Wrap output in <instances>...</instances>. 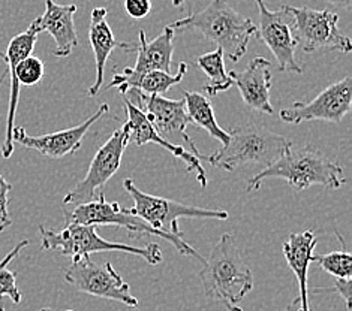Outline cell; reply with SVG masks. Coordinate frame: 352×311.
<instances>
[{
  "mask_svg": "<svg viewBox=\"0 0 352 311\" xmlns=\"http://www.w3.org/2000/svg\"><path fill=\"white\" fill-rule=\"evenodd\" d=\"M223 51L221 48H216L214 51L207 53L203 56H198L195 58V63L198 68L206 73L208 78L207 82L203 86V93L206 96H216L226 91L232 86V78L230 77V72L225 68L223 60Z\"/></svg>",
  "mask_w": 352,
  "mask_h": 311,
  "instance_id": "23",
  "label": "cell"
},
{
  "mask_svg": "<svg viewBox=\"0 0 352 311\" xmlns=\"http://www.w3.org/2000/svg\"><path fill=\"white\" fill-rule=\"evenodd\" d=\"M126 147V132L123 129L116 130L96 151L85 178L80 180L77 186L69 190L68 195L63 198V207H75L90 203L98 195V192L102 190L104 184L119 171Z\"/></svg>",
  "mask_w": 352,
  "mask_h": 311,
  "instance_id": "13",
  "label": "cell"
},
{
  "mask_svg": "<svg viewBox=\"0 0 352 311\" xmlns=\"http://www.w3.org/2000/svg\"><path fill=\"white\" fill-rule=\"evenodd\" d=\"M39 311H53L52 308H41ZM66 311H74V310H66Z\"/></svg>",
  "mask_w": 352,
  "mask_h": 311,
  "instance_id": "35",
  "label": "cell"
},
{
  "mask_svg": "<svg viewBox=\"0 0 352 311\" xmlns=\"http://www.w3.org/2000/svg\"><path fill=\"white\" fill-rule=\"evenodd\" d=\"M320 293V292H336L339 293V295L343 298V301H345L346 304V310L351 311L352 308V304H351V298H352V283H351V279H336V283H334L333 288L330 289H316L315 293Z\"/></svg>",
  "mask_w": 352,
  "mask_h": 311,
  "instance_id": "29",
  "label": "cell"
},
{
  "mask_svg": "<svg viewBox=\"0 0 352 311\" xmlns=\"http://www.w3.org/2000/svg\"><path fill=\"white\" fill-rule=\"evenodd\" d=\"M310 262L320 265L325 273L331 274L336 279H351L352 274V256L346 249L342 251H331L325 255H312Z\"/></svg>",
  "mask_w": 352,
  "mask_h": 311,
  "instance_id": "26",
  "label": "cell"
},
{
  "mask_svg": "<svg viewBox=\"0 0 352 311\" xmlns=\"http://www.w3.org/2000/svg\"><path fill=\"white\" fill-rule=\"evenodd\" d=\"M119 47L126 53H135L137 63L133 68H126L120 73H116L107 90L116 87L122 95H128L131 90H137L144 73L150 71L171 72L174 53V29L171 26L164 27L161 35L153 41H147L144 30H140L138 42H120Z\"/></svg>",
  "mask_w": 352,
  "mask_h": 311,
  "instance_id": "9",
  "label": "cell"
},
{
  "mask_svg": "<svg viewBox=\"0 0 352 311\" xmlns=\"http://www.w3.org/2000/svg\"><path fill=\"white\" fill-rule=\"evenodd\" d=\"M316 242L318 240L314 231L291 233L289 238L283 242L285 259L298 280L300 311H310L307 299V273L310 264H312L310 257L314 255Z\"/></svg>",
  "mask_w": 352,
  "mask_h": 311,
  "instance_id": "20",
  "label": "cell"
},
{
  "mask_svg": "<svg viewBox=\"0 0 352 311\" xmlns=\"http://www.w3.org/2000/svg\"><path fill=\"white\" fill-rule=\"evenodd\" d=\"M287 311H300V299H294L291 304L287 307Z\"/></svg>",
  "mask_w": 352,
  "mask_h": 311,
  "instance_id": "31",
  "label": "cell"
},
{
  "mask_svg": "<svg viewBox=\"0 0 352 311\" xmlns=\"http://www.w3.org/2000/svg\"><path fill=\"white\" fill-rule=\"evenodd\" d=\"M230 77L240 91V96L250 109L272 115L274 108L270 102L272 63L265 57H255L245 71H231Z\"/></svg>",
  "mask_w": 352,
  "mask_h": 311,
  "instance_id": "18",
  "label": "cell"
},
{
  "mask_svg": "<svg viewBox=\"0 0 352 311\" xmlns=\"http://www.w3.org/2000/svg\"><path fill=\"white\" fill-rule=\"evenodd\" d=\"M206 297L236 306L254 289V275L243 260L232 235L223 233L199 271Z\"/></svg>",
  "mask_w": 352,
  "mask_h": 311,
  "instance_id": "3",
  "label": "cell"
},
{
  "mask_svg": "<svg viewBox=\"0 0 352 311\" xmlns=\"http://www.w3.org/2000/svg\"><path fill=\"white\" fill-rule=\"evenodd\" d=\"M63 216L66 223H80V224H95V226H119L131 232V235H155V237L168 241L183 256H192L204 264V257L198 251L189 246L184 238L173 237L152 228L141 217L129 211V208H122L119 203H108L104 192H98V195L90 203L75 205L72 209L63 208Z\"/></svg>",
  "mask_w": 352,
  "mask_h": 311,
  "instance_id": "7",
  "label": "cell"
},
{
  "mask_svg": "<svg viewBox=\"0 0 352 311\" xmlns=\"http://www.w3.org/2000/svg\"><path fill=\"white\" fill-rule=\"evenodd\" d=\"M95 224L68 223L62 231H50L45 226H39L41 247L43 250H60L63 256L72 259L90 257L94 253L102 251H124V253L135 255L146 260L148 265H159L164 260L162 250L156 242H148L146 246L137 247L123 242H111L96 232Z\"/></svg>",
  "mask_w": 352,
  "mask_h": 311,
  "instance_id": "5",
  "label": "cell"
},
{
  "mask_svg": "<svg viewBox=\"0 0 352 311\" xmlns=\"http://www.w3.org/2000/svg\"><path fill=\"white\" fill-rule=\"evenodd\" d=\"M183 100L190 124H195L198 128L204 129L208 135L216 138L222 146L230 141V133L217 124L213 105L210 99L204 93H199V91H183Z\"/></svg>",
  "mask_w": 352,
  "mask_h": 311,
  "instance_id": "22",
  "label": "cell"
},
{
  "mask_svg": "<svg viewBox=\"0 0 352 311\" xmlns=\"http://www.w3.org/2000/svg\"><path fill=\"white\" fill-rule=\"evenodd\" d=\"M352 105V78L331 84L310 102H296L291 108L280 109L279 119L289 124L322 120L339 124L349 114Z\"/></svg>",
  "mask_w": 352,
  "mask_h": 311,
  "instance_id": "15",
  "label": "cell"
},
{
  "mask_svg": "<svg viewBox=\"0 0 352 311\" xmlns=\"http://www.w3.org/2000/svg\"><path fill=\"white\" fill-rule=\"evenodd\" d=\"M110 111L108 104L99 105L98 111L90 115L87 120L82 122L74 128L58 130L53 133H45V135L39 137H30L24 128H15L12 133V141L16 142L26 148H32L39 151L43 156L52 157V159H62L65 156H71L81 148L82 138L86 137L89 129L94 126L99 119Z\"/></svg>",
  "mask_w": 352,
  "mask_h": 311,
  "instance_id": "17",
  "label": "cell"
},
{
  "mask_svg": "<svg viewBox=\"0 0 352 311\" xmlns=\"http://www.w3.org/2000/svg\"><path fill=\"white\" fill-rule=\"evenodd\" d=\"M89 41L95 54L96 80L89 87L87 93L90 97H94L99 93V90L104 84V71H105L108 57H110V54L113 53V49L116 47H119V42L116 41L113 32L107 23L105 8H95V10L91 11L90 24H89Z\"/></svg>",
  "mask_w": 352,
  "mask_h": 311,
  "instance_id": "21",
  "label": "cell"
},
{
  "mask_svg": "<svg viewBox=\"0 0 352 311\" xmlns=\"http://www.w3.org/2000/svg\"><path fill=\"white\" fill-rule=\"evenodd\" d=\"M171 27L201 33L234 63L246 54L249 41L256 33V24L237 12L226 0H212L206 10L189 14L173 23Z\"/></svg>",
  "mask_w": 352,
  "mask_h": 311,
  "instance_id": "2",
  "label": "cell"
},
{
  "mask_svg": "<svg viewBox=\"0 0 352 311\" xmlns=\"http://www.w3.org/2000/svg\"><path fill=\"white\" fill-rule=\"evenodd\" d=\"M226 310L228 311H243L240 307H236V306H231V307H226Z\"/></svg>",
  "mask_w": 352,
  "mask_h": 311,
  "instance_id": "32",
  "label": "cell"
},
{
  "mask_svg": "<svg viewBox=\"0 0 352 311\" xmlns=\"http://www.w3.org/2000/svg\"><path fill=\"white\" fill-rule=\"evenodd\" d=\"M12 190V184L5 180V176L0 175V232L12 224V218L10 216V192Z\"/></svg>",
  "mask_w": 352,
  "mask_h": 311,
  "instance_id": "27",
  "label": "cell"
},
{
  "mask_svg": "<svg viewBox=\"0 0 352 311\" xmlns=\"http://www.w3.org/2000/svg\"><path fill=\"white\" fill-rule=\"evenodd\" d=\"M186 72H188V63L184 62L179 65V71L175 73L164 72V71H150L142 75V78L138 82L137 90L144 95L162 96L171 87L180 84Z\"/></svg>",
  "mask_w": 352,
  "mask_h": 311,
  "instance_id": "24",
  "label": "cell"
},
{
  "mask_svg": "<svg viewBox=\"0 0 352 311\" xmlns=\"http://www.w3.org/2000/svg\"><path fill=\"white\" fill-rule=\"evenodd\" d=\"M65 280L75 289L90 297L122 302L138 307V299L131 293V286L119 275L110 262L96 264L90 257L72 259Z\"/></svg>",
  "mask_w": 352,
  "mask_h": 311,
  "instance_id": "11",
  "label": "cell"
},
{
  "mask_svg": "<svg viewBox=\"0 0 352 311\" xmlns=\"http://www.w3.org/2000/svg\"><path fill=\"white\" fill-rule=\"evenodd\" d=\"M75 12L77 5H58L54 0H45V12L33 20L39 33L48 32L53 36L56 57H68L78 45V35L74 23Z\"/></svg>",
  "mask_w": 352,
  "mask_h": 311,
  "instance_id": "19",
  "label": "cell"
},
{
  "mask_svg": "<svg viewBox=\"0 0 352 311\" xmlns=\"http://www.w3.org/2000/svg\"><path fill=\"white\" fill-rule=\"evenodd\" d=\"M39 30L35 21L29 24L26 32L20 33L11 39L8 44L6 53L2 54L3 60L10 68L11 75V93H10V108H8V119H6V132L5 141L2 144V156L5 159L11 157L14 153V122L16 114V106H19L20 97V86H35L44 78V63L41 58L32 56L33 48L38 41Z\"/></svg>",
  "mask_w": 352,
  "mask_h": 311,
  "instance_id": "6",
  "label": "cell"
},
{
  "mask_svg": "<svg viewBox=\"0 0 352 311\" xmlns=\"http://www.w3.org/2000/svg\"><path fill=\"white\" fill-rule=\"evenodd\" d=\"M294 20V30L298 45L305 53L339 51L349 53L352 44L339 26V16L329 10H312L307 6H287Z\"/></svg>",
  "mask_w": 352,
  "mask_h": 311,
  "instance_id": "10",
  "label": "cell"
},
{
  "mask_svg": "<svg viewBox=\"0 0 352 311\" xmlns=\"http://www.w3.org/2000/svg\"><path fill=\"white\" fill-rule=\"evenodd\" d=\"M270 178H282L296 190H306L310 186L340 189L346 183L343 168L312 146L301 148L291 146L278 161L248 181L246 192L259 190L263 183Z\"/></svg>",
  "mask_w": 352,
  "mask_h": 311,
  "instance_id": "1",
  "label": "cell"
},
{
  "mask_svg": "<svg viewBox=\"0 0 352 311\" xmlns=\"http://www.w3.org/2000/svg\"><path fill=\"white\" fill-rule=\"evenodd\" d=\"M124 11L131 19L141 20L152 11V0H124Z\"/></svg>",
  "mask_w": 352,
  "mask_h": 311,
  "instance_id": "28",
  "label": "cell"
},
{
  "mask_svg": "<svg viewBox=\"0 0 352 311\" xmlns=\"http://www.w3.org/2000/svg\"><path fill=\"white\" fill-rule=\"evenodd\" d=\"M0 311H6V310H5V306H3V302H0Z\"/></svg>",
  "mask_w": 352,
  "mask_h": 311,
  "instance_id": "36",
  "label": "cell"
},
{
  "mask_svg": "<svg viewBox=\"0 0 352 311\" xmlns=\"http://www.w3.org/2000/svg\"><path fill=\"white\" fill-rule=\"evenodd\" d=\"M184 2H186V0H173V5H174V6H180V5L184 3Z\"/></svg>",
  "mask_w": 352,
  "mask_h": 311,
  "instance_id": "33",
  "label": "cell"
},
{
  "mask_svg": "<svg viewBox=\"0 0 352 311\" xmlns=\"http://www.w3.org/2000/svg\"><path fill=\"white\" fill-rule=\"evenodd\" d=\"M29 246V240H21L16 246L8 253L2 260H0V298L8 297L14 304L21 302V292L16 288V273L8 270L12 260L20 255V251Z\"/></svg>",
  "mask_w": 352,
  "mask_h": 311,
  "instance_id": "25",
  "label": "cell"
},
{
  "mask_svg": "<svg viewBox=\"0 0 352 311\" xmlns=\"http://www.w3.org/2000/svg\"><path fill=\"white\" fill-rule=\"evenodd\" d=\"M325 2H329L338 8H345V10H349L352 6V0H325Z\"/></svg>",
  "mask_w": 352,
  "mask_h": 311,
  "instance_id": "30",
  "label": "cell"
},
{
  "mask_svg": "<svg viewBox=\"0 0 352 311\" xmlns=\"http://www.w3.org/2000/svg\"><path fill=\"white\" fill-rule=\"evenodd\" d=\"M129 93L137 96V106L146 114L159 135L171 144L182 147H184V144L189 146L192 153L199 159V150L186 132L190 120L183 99L175 100L157 95H144L138 90H131Z\"/></svg>",
  "mask_w": 352,
  "mask_h": 311,
  "instance_id": "14",
  "label": "cell"
},
{
  "mask_svg": "<svg viewBox=\"0 0 352 311\" xmlns=\"http://www.w3.org/2000/svg\"><path fill=\"white\" fill-rule=\"evenodd\" d=\"M259 11V24H256V38L261 39L278 60L280 72L303 73V68L296 58L298 41L294 30V20L287 6L278 11H270L264 0H255Z\"/></svg>",
  "mask_w": 352,
  "mask_h": 311,
  "instance_id": "12",
  "label": "cell"
},
{
  "mask_svg": "<svg viewBox=\"0 0 352 311\" xmlns=\"http://www.w3.org/2000/svg\"><path fill=\"white\" fill-rule=\"evenodd\" d=\"M123 104H124V108H126L128 122L122 126V129L126 132L128 144L141 147V146L150 144V142H152V144L164 147L165 150H168L174 157L180 159V161L186 165V171L197 176V180L199 181L201 187H206L207 186V175H206L203 165H201L199 159L184 147L175 146V144H171V142H168V141H165L155 130V128L146 117V114L142 113L141 109L135 104H133L126 95H123Z\"/></svg>",
  "mask_w": 352,
  "mask_h": 311,
  "instance_id": "16",
  "label": "cell"
},
{
  "mask_svg": "<svg viewBox=\"0 0 352 311\" xmlns=\"http://www.w3.org/2000/svg\"><path fill=\"white\" fill-rule=\"evenodd\" d=\"M123 187L133 200V205L129 208V211L141 217L152 228L173 235V237L184 238L179 223L180 218H214V220H226L228 218V213L223 211V209L195 207L166 198L148 195V193L141 192L132 178L124 180Z\"/></svg>",
  "mask_w": 352,
  "mask_h": 311,
  "instance_id": "8",
  "label": "cell"
},
{
  "mask_svg": "<svg viewBox=\"0 0 352 311\" xmlns=\"http://www.w3.org/2000/svg\"><path fill=\"white\" fill-rule=\"evenodd\" d=\"M230 133V141L212 154L201 153L199 161L212 166L232 172L237 166L245 163H258L264 168L270 166L287 151L292 144L263 126L248 124L234 128Z\"/></svg>",
  "mask_w": 352,
  "mask_h": 311,
  "instance_id": "4",
  "label": "cell"
},
{
  "mask_svg": "<svg viewBox=\"0 0 352 311\" xmlns=\"http://www.w3.org/2000/svg\"><path fill=\"white\" fill-rule=\"evenodd\" d=\"M6 73H8V72H5V73L2 75V77H0V86H2V82L5 81V78H6Z\"/></svg>",
  "mask_w": 352,
  "mask_h": 311,
  "instance_id": "34",
  "label": "cell"
}]
</instances>
